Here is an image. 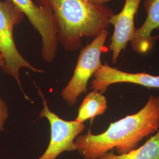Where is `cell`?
Wrapping results in <instances>:
<instances>
[{
    "mask_svg": "<svg viewBox=\"0 0 159 159\" xmlns=\"http://www.w3.org/2000/svg\"><path fill=\"white\" fill-rule=\"evenodd\" d=\"M108 34V30L103 31L80 52L73 75L61 93L68 106H74L78 98L87 92L89 80L102 64L101 54Z\"/></svg>",
    "mask_w": 159,
    "mask_h": 159,
    "instance_id": "cell-4",
    "label": "cell"
},
{
    "mask_svg": "<svg viewBox=\"0 0 159 159\" xmlns=\"http://www.w3.org/2000/svg\"><path fill=\"white\" fill-rule=\"evenodd\" d=\"M144 8L147 17L142 25L136 29L131 46L135 52L147 53L153 47L158 36H152L154 30L159 29V0H144Z\"/></svg>",
    "mask_w": 159,
    "mask_h": 159,
    "instance_id": "cell-9",
    "label": "cell"
},
{
    "mask_svg": "<svg viewBox=\"0 0 159 159\" xmlns=\"http://www.w3.org/2000/svg\"><path fill=\"white\" fill-rule=\"evenodd\" d=\"M142 0H125L123 9L117 14H114L109 20L114 26L108 49L112 52L111 61L117 63L120 54L134 37L136 29L134 18Z\"/></svg>",
    "mask_w": 159,
    "mask_h": 159,
    "instance_id": "cell-7",
    "label": "cell"
},
{
    "mask_svg": "<svg viewBox=\"0 0 159 159\" xmlns=\"http://www.w3.org/2000/svg\"><path fill=\"white\" fill-rule=\"evenodd\" d=\"M107 109L106 98L99 91H93L85 97L79 109L75 121L79 123H84L86 120H91L102 115Z\"/></svg>",
    "mask_w": 159,
    "mask_h": 159,
    "instance_id": "cell-10",
    "label": "cell"
},
{
    "mask_svg": "<svg viewBox=\"0 0 159 159\" xmlns=\"http://www.w3.org/2000/svg\"><path fill=\"white\" fill-rule=\"evenodd\" d=\"M94 2L99 5H105L106 3L112 0H92Z\"/></svg>",
    "mask_w": 159,
    "mask_h": 159,
    "instance_id": "cell-13",
    "label": "cell"
},
{
    "mask_svg": "<svg viewBox=\"0 0 159 159\" xmlns=\"http://www.w3.org/2000/svg\"><path fill=\"white\" fill-rule=\"evenodd\" d=\"M25 16L10 0H0V54L5 61L2 70L17 81L23 93L20 71L29 68L36 73H43L23 57L14 39V27L22 22Z\"/></svg>",
    "mask_w": 159,
    "mask_h": 159,
    "instance_id": "cell-3",
    "label": "cell"
},
{
    "mask_svg": "<svg viewBox=\"0 0 159 159\" xmlns=\"http://www.w3.org/2000/svg\"><path fill=\"white\" fill-rule=\"evenodd\" d=\"M159 130V96L151 95L136 113L111 123L101 134H93L89 130L77 137L75 143L84 159H97L114 148L117 154L134 150L145 137Z\"/></svg>",
    "mask_w": 159,
    "mask_h": 159,
    "instance_id": "cell-1",
    "label": "cell"
},
{
    "mask_svg": "<svg viewBox=\"0 0 159 159\" xmlns=\"http://www.w3.org/2000/svg\"><path fill=\"white\" fill-rule=\"evenodd\" d=\"M90 89L102 94L108 87L116 83H131L148 88L159 89V75L145 73H127L114 68L107 63L102 64L93 75Z\"/></svg>",
    "mask_w": 159,
    "mask_h": 159,
    "instance_id": "cell-8",
    "label": "cell"
},
{
    "mask_svg": "<svg viewBox=\"0 0 159 159\" xmlns=\"http://www.w3.org/2000/svg\"><path fill=\"white\" fill-rule=\"evenodd\" d=\"M37 89L44 106L40 117H46L48 120L51 129L49 144L44 153L37 159H56L63 152L77 150L75 140L84 130V124L79 123L75 120H64L51 111L43 93Z\"/></svg>",
    "mask_w": 159,
    "mask_h": 159,
    "instance_id": "cell-6",
    "label": "cell"
},
{
    "mask_svg": "<svg viewBox=\"0 0 159 159\" xmlns=\"http://www.w3.org/2000/svg\"><path fill=\"white\" fill-rule=\"evenodd\" d=\"M8 117V109L6 102L0 97V131L4 130V125Z\"/></svg>",
    "mask_w": 159,
    "mask_h": 159,
    "instance_id": "cell-12",
    "label": "cell"
},
{
    "mask_svg": "<svg viewBox=\"0 0 159 159\" xmlns=\"http://www.w3.org/2000/svg\"><path fill=\"white\" fill-rule=\"evenodd\" d=\"M97 159H159V130L144 144L134 150L121 154L110 151Z\"/></svg>",
    "mask_w": 159,
    "mask_h": 159,
    "instance_id": "cell-11",
    "label": "cell"
},
{
    "mask_svg": "<svg viewBox=\"0 0 159 159\" xmlns=\"http://www.w3.org/2000/svg\"><path fill=\"white\" fill-rule=\"evenodd\" d=\"M5 66V61L4 60V58L2 57V56L0 54V67H1L2 69L4 68Z\"/></svg>",
    "mask_w": 159,
    "mask_h": 159,
    "instance_id": "cell-14",
    "label": "cell"
},
{
    "mask_svg": "<svg viewBox=\"0 0 159 159\" xmlns=\"http://www.w3.org/2000/svg\"><path fill=\"white\" fill-rule=\"evenodd\" d=\"M28 18L40 34L42 41L41 54L47 63L55 60L59 41L56 20L51 12L38 6L34 0H10Z\"/></svg>",
    "mask_w": 159,
    "mask_h": 159,
    "instance_id": "cell-5",
    "label": "cell"
},
{
    "mask_svg": "<svg viewBox=\"0 0 159 159\" xmlns=\"http://www.w3.org/2000/svg\"><path fill=\"white\" fill-rule=\"evenodd\" d=\"M51 12L56 20L59 44L69 52L77 51L82 39L95 38L110 26L112 8L92 0H34Z\"/></svg>",
    "mask_w": 159,
    "mask_h": 159,
    "instance_id": "cell-2",
    "label": "cell"
}]
</instances>
